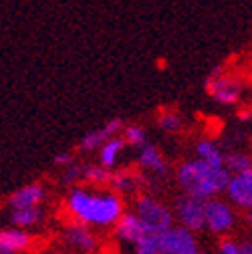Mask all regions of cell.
<instances>
[{
	"label": "cell",
	"instance_id": "obj_3",
	"mask_svg": "<svg viewBox=\"0 0 252 254\" xmlns=\"http://www.w3.org/2000/svg\"><path fill=\"white\" fill-rule=\"evenodd\" d=\"M135 214L141 218V222L147 226L151 234H162L172 228L174 216L172 212L151 196H141L135 202Z\"/></svg>",
	"mask_w": 252,
	"mask_h": 254
},
{
	"label": "cell",
	"instance_id": "obj_9",
	"mask_svg": "<svg viewBox=\"0 0 252 254\" xmlns=\"http://www.w3.org/2000/svg\"><path fill=\"white\" fill-rule=\"evenodd\" d=\"M226 194L236 206L252 210V170L238 174V176H232Z\"/></svg>",
	"mask_w": 252,
	"mask_h": 254
},
{
	"label": "cell",
	"instance_id": "obj_10",
	"mask_svg": "<svg viewBox=\"0 0 252 254\" xmlns=\"http://www.w3.org/2000/svg\"><path fill=\"white\" fill-rule=\"evenodd\" d=\"M121 129V119H111V121H107L101 129H95V131H89L83 139H81V143H79V147H81V151H93V149H101L109 139H113L115 137V133Z\"/></svg>",
	"mask_w": 252,
	"mask_h": 254
},
{
	"label": "cell",
	"instance_id": "obj_2",
	"mask_svg": "<svg viewBox=\"0 0 252 254\" xmlns=\"http://www.w3.org/2000/svg\"><path fill=\"white\" fill-rule=\"evenodd\" d=\"M232 174L224 168H216L204 160L184 162L178 170V182L188 196L200 200H212L216 194L226 192Z\"/></svg>",
	"mask_w": 252,
	"mask_h": 254
},
{
	"label": "cell",
	"instance_id": "obj_17",
	"mask_svg": "<svg viewBox=\"0 0 252 254\" xmlns=\"http://www.w3.org/2000/svg\"><path fill=\"white\" fill-rule=\"evenodd\" d=\"M41 220V210L39 208H16L10 212V222L14 228H28L35 226Z\"/></svg>",
	"mask_w": 252,
	"mask_h": 254
},
{
	"label": "cell",
	"instance_id": "obj_1",
	"mask_svg": "<svg viewBox=\"0 0 252 254\" xmlns=\"http://www.w3.org/2000/svg\"><path fill=\"white\" fill-rule=\"evenodd\" d=\"M67 206L81 224L111 226L123 216V202L113 192H89L85 188H73Z\"/></svg>",
	"mask_w": 252,
	"mask_h": 254
},
{
	"label": "cell",
	"instance_id": "obj_4",
	"mask_svg": "<svg viewBox=\"0 0 252 254\" xmlns=\"http://www.w3.org/2000/svg\"><path fill=\"white\" fill-rule=\"evenodd\" d=\"M157 238H160L162 254H200L192 230L184 226H172L170 230L157 234Z\"/></svg>",
	"mask_w": 252,
	"mask_h": 254
},
{
	"label": "cell",
	"instance_id": "obj_23",
	"mask_svg": "<svg viewBox=\"0 0 252 254\" xmlns=\"http://www.w3.org/2000/svg\"><path fill=\"white\" fill-rule=\"evenodd\" d=\"M180 125H182V121H180V117H178L176 113L166 111V113H162V115H160V127H162L164 131L174 133V131H178V129H180Z\"/></svg>",
	"mask_w": 252,
	"mask_h": 254
},
{
	"label": "cell",
	"instance_id": "obj_26",
	"mask_svg": "<svg viewBox=\"0 0 252 254\" xmlns=\"http://www.w3.org/2000/svg\"><path fill=\"white\" fill-rule=\"evenodd\" d=\"M55 164L57 166H65V168H69V166H73L75 164V160H73V155L71 153H59L57 157H55Z\"/></svg>",
	"mask_w": 252,
	"mask_h": 254
},
{
	"label": "cell",
	"instance_id": "obj_15",
	"mask_svg": "<svg viewBox=\"0 0 252 254\" xmlns=\"http://www.w3.org/2000/svg\"><path fill=\"white\" fill-rule=\"evenodd\" d=\"M196 153H198V160H204L206 164L210 166H216V168H224L226 166V155L220 151L212 141H200L196 145Z\"/></svg>",
	"mask_w": 252,
	"mask_h": 254
},
{
	"label": "cell",
	"instance_id": "obj_12",
	"mask_svg": "<svg viewBox=\"0 0 252 254\" xmlns=\"http://www.w3.org/2000/svg\"><path fill=\"white\" fill-rule=\"evenodd\" d=\"M65 240L73 248H77L81 252H93V250L97 248V238L93 236V232L85 224H73V226H69L65 230Z\"/></svg>",
	"mask_w": 252,
	"mask_h": 254
},
{
	"label": "cell",
	"instance_id": "obj_18",
	"mask_svg": "<svg viewBox=\"0 0 252 254\" xmlns=\"http://www.w3.org/2000/svg\"><path fill=\"white\" fill-rule=\"evenodd\" d=\"M137 184H139V180H137V176L131 174V172H117V174H113V178H111V188L117 190V192H121V194L133 192V190L137 188Z\"/></svg>",
	"mask_w": 252,
	"mask_h": 254
},
{
	"label": "cell",
	"instance_id": "obj_5",
	"mask_svg": "<svg viewBox=\"0 0 252 254\" xmlns=\"http://www.w3.org/2000/svg\"><path fill=\"white\" fill-rule=\"evenodd\" d=\"M176 216L182 222V226L198 232L206 228V200L194 198V196H182L176 202Z\"/></svg>",
	"mask_w": 252,
	"mask_h": 254
},
{
	"label": "cell",
	"instance_id": "obj_7",
	"mask_svg": "<svg viewBox=\"0 0 252 254\" xmlns=\"http://www.w3.org/2000/svg\"><path fill=\"white\" fill-rule=\"evenodd\" d=\"M234 224V214L230 210V206L222 200H206V228H210L212 232H228Z\"/></svg>",
	"mask_w": 252,
	"mask_h": 254
},
{
	"label": "cell",
	"instance_id": "obj_16",
	"mask_svg": "<svg viewBox=\"0 0 252 254\" xmlns=\"http://www.w3.org/2000/svg\"><path fill=\"white\" fill-rule=\"evenodd\" d=\"M125 149V141L123 139H119V137H113V139H109L101 149H99V160H101V166L103 168H113L115 164H117V160H119V155H121V151Z\"/></svg>",
	"mask_w": 252,
	"mask_h": 254
},
{
	"label": "cell",
	"instance_id": "obj_25",
	"mask_svg": "<svg viewBox=\"0 0 252 254\" xmlns=\"http://www.w3.org/2000/svg\"><path fill=\"white\" fill-rule=\"evenodd\" d=\"M220 254H242V244H236L232 240H224L220 244Z\"/></svg>",
	"mask_w": 252,
	"mask_h": 254
},
{
	"label": "cell",
	"instance_id": "obj_6",
	"mask_svg": "<svg viewBox=\"0 0 252 254\" xmlns=\"http://www.w3.org/2000/svg\"><path fill=\"white\" fill-rule=\"evenodd\" d=\"M206 89L218 103H224V105L238 103L240 95H242V85L236 79L226 77L224 73L222 75H210V79L206 81Z\"/></svg>",
	"mask_w": 252,
	"mask_h": 254
},
{
	"label": "cell",
	"instance_id": "obj_29",
	"mask_svg": "<svg viewBox=\"0 0 252 254\" xmlns=\"http://www.w3.org/2000/svg\"><path fill=\"white\" fill-rule=\"evenodd\" d=\"M248 220H250V224H252V210L248 212Z\"/></svg>",
	"mask_w": 252,
	"mask_h": 254
},
{
	"label": "cell",
	"instance_id": "obj_27",
	"mask_svg": "<svg viewBox=\"0 0 252 254\" xmlns=\"http://www.w3.org/2000/svg\"><path fill=\"white\" fill-rule=\"evenodd\" d=\"M242 254H252V244L250 242H244L242 244Z\"/></svg>",
	"mask_w": 252,
	"mask_h": 254
},
{
	"label": "cell",
	"instance_id": "obj_24",
	"mask_svg": "<svg viewBox=\"0 0 252 254\" xmlns=\"http://www.w3.org/2000/svg\"><path fill=\"white\" fill-rule=\"evenodd\" d=\"M79 178H83V168H79V166L73 164V166H69L65 170V174H63V184H73Z\"/></svg>",
	"mask_w": 252,
	"mask_h": 254
},
{
	"label": "cell",
	"instance_id": "obj_20",
	"mask_svg": "<svg viewBox=\"0 0 252 254\" xmlns=\"http://www.w3.org/2000/svg\"><path fill=\"white\" fill-rule=\"evenodd\" d=\"M226 170L232 176L244 174V172L252 170V157H248L246 153H230V155H226Z\"/></svg>",
	"mask_w": 252,
	"mask_h": 254
},
{
	"label": "cell",
	"instance_id": "obj_22",
	"mask_svg": "<svg viewBox=\"0 0 252 254\" xmlns=\"http://www.w3.org/2000/svg\"><path fill=\"white\" fill-rule=\"evenodd\" d=\"M123 135H125V141H127L129 145H145L147 141H145V131L141 129L139 125H127L125 127V131H123Z\"/></svg>",
	"mask_w": 252,
	"mask_h": 254
},
{
	"label": "cell",
	"instance_id": "obj_21",
	"mask_svg": "<svg viewBox=\"0 0 252 254\" xmlns=\"http://www.w3.org/2000/svg\"><path fill=\"white\" fill-rule=\"evenodd\" d=\"M135 254H162L160 238H157V234H149L141 242H137L135 244Z\"/></svg>",
	"mask_w": 252,
	"mask_h": 254
},
{
	"label": "cell",
	"instance_id": "obj_8",
	"mask_svg": "<svg viewBox=\"0 0 252 254\" xmlns=\"http://www.w3.org/2000/svg\"><path fill=\"white\" fill-rule=\"evenodd\" d=\"M115 232H117V236L121 238V240H125V242H131L133 246L137 244V242H141L145 236H149L151 232L147 230V226L141 222V218L133 212V214H123L121 218H119V222L115 224Z\"/></svg>",
	"mask_w": 252,
	"mask_h": 254
},
{
	"label": "cell",
	"instance_id": "obj_13",
	"mask_svg": "<svg viewBox=\"0 0 252 254\" xmlns=\"http://www.w3.org/2000/svg\"><path fill=\"white\" fill-rule=\"evenodd\" d=\"M137 162L143 170H149L157 176H166L168 174V164L164 160V155L160 153V149H157L155 145L151 143H145L141 145L139 149V155H137Z\"/></svg>",
	"mask_w": 252,
	"mask_h": 254
},
{
	"label": "cell",
	"instance_id": "obj_11",
	"mask_svg": "<svg viewBox=\"0 0 252 254\" xmlns=\"http://www.w3.org/2000/svg\"><path fill=\"white\" fill-rule=\"evenodd\" d=\"M45 198V188L39 184H28L18 188L16 192L8 198V206H12V210L16 208H37Z\"/></svg>",
	"mask_w": 252,
	"mask_h": 254
},
{
	"label": "cell",
	"instance_id": "obj_14",
	"mask_svg": "<svg viewBox=\"0 0 252 254\" xmlns=\"http://www.w3.org/2000/svg\"><path fill=\"white\" fill-rule=\"evenodd\" d=\"M30 244V236L20 228H8L0 232V248H8L12 252L24 250Z\"/></svg>",
	"mask_w": 252,
	"mask_h": 254
},
{
	"label": "cell",
	"instance_id": "obj_28",
	"mask_svg": "<svg viewBox=\"0 0 252 254\" xmlns=\"http://www.w3.org/2000/svg\"><path fill=\"white\" fill-rule=\"evenodd\" d=\"M0 254H16V252H12V250H8V248H0Z\"/></svg>",
	"mask_w": 252,
	"mask_h": 254
},
{
	"label": "cell",
	"instance_id": "obj_19",
	"mask_svg": "<svg viewBox=\"0 0 252 254\" xmlns=\"http://www.w3.org/2000/svg\"><path fill=\"white\" fill-rule=\"evenodd\" d=\"M111 178L113 174H109V170L103 166H83V180L93 186L111 184Z\"/></svg>",
	"mask_w": 252,
	"mask_h": 254
}]
</instances>
